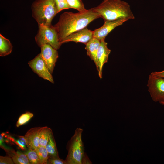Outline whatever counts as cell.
Masks as SVG:
<instances>
[{"label": "cell", "instance_id": "d4e9b609", "mask_svg": "<svg viewBox=\"0 0 164 164\" xmlns=\"http://www.w3.org/2000/svg\"><path fill=\"white\" fill-rule=\"evenodd\" d=\"M82 164H92L86 153H84L81 160Z\"/></svg>", "mask_w": 164, "mask_h": 164}, {"label": "cell", "instance_id": "9a60e30c", "mask_svg": "<svg viewBox=\"0 0 164 164\" xmlns=\"http://www.w3.org/2000/svg\"><path fill=\"white\" fill-rule=\"evenodd\" d=\"M45 147L48 152L49 157H59L52 131L50 134L48 142Z\"/></svg>", "mask_w": 164, "mask_h": 164}, {"label": "cell", "instance_id": "9c48e42d", "mask_svg": "<svg viewBox=\"0 0 164 164\" xmlns=\"http://www.w3.org/2000/svg\"><path fill=\"white\" fill-rule=\"evenodd\" d=\"M127 21L125 19L112 21H104L102 26L93 31V37L97 38L100 41L105 40L106 37L111 31Z\"/></svg>", "mask_w": 164, "mask_h": 164}, {"label": "cell", "instance_id": "7a4b0ae2", "mask_svg": "<svg viewBox=\"0 0 164 164\" xmlns=\"http://www.w3.org/2000/svg\"><path fill=\"white\" fill-rule=\"evenodd\" d=\"M93 9L104 21L128 20L135 18L129 5L121 0H104Z\"/></svg>", "mask_w": 164, "mask_h": 164}, {"label": "cell", "instance_id": "4fadbf2b", "mask_svg": "<svg viewBox=\"0 0 164 164\" xmlns=\"http://www.w3.org/2000/svg\"><path fill=\"white\" fill-rule=\"evenodd\" d=\"M101 41L94 37H93L86 44L85 49L87 55L91 60L94 62L97 70L98 68L97 54Z\"/></svg>", "mask_w": 164, "mask_h": 164}, {"label": "cell", "instance_id": "3957f363", "mask_svg": "<svg viewBox=\"0 0 164 164\" xmlns=\"http://www.w3.org/2000/svg\"><path fill=\"white\" fill-rule=\"evenodd\" d=\"M32 16L39 25L49 26L58 13L55 0H35L31 6Z\"/></svg>", "mask_w": 164, "mask_h": 164}, {"label": "cell", "instance_id": "2e32d148", "mask_svg": "<svg viewBox=\"0 0 164 164\" xmlns=\"http://www.w3.org/2000/svg\"><path fill=\"white\" fill-rule=\"evenodd\" d=\"M52 130L47 126L43 127L39 136V145L45 146L49 139V136Z\"/></svg>", "mask_w": 164, "mask_h": 164}, {"label": "cell", "instance_id": "e0dca14e", "mask_svg": "<svg viewBox=\"0 0 164 164\" xmlns=\"http://www.w3.org/2000/svg\"><path fill=\"white\" fill-rule=\"evenodd\" d=\"M14 164H30L26 155L19 151L13 152L11 156Z\"/></svg>", "mask_w": 164, "mask_h": 164}, {"label": "cell", "instance_id": "6da1fadb", "mask_svg": "<svg viewBox=\"0 0 164 164\" xmlns=\"http://www.w3.org/2000/svg\"><path fill=\"white\" fill-rule=\"evenodd\" d=\"M100 17V14L93 8L84 12H63L60 15L58 22L54 26L57 32L59 41L61 43L70 34L87 27L90 22Z\"/></svg>", "mask_w": 164, "mask_h": 164}, {"label": "cell", "instance_id": "5b68a950", "mask_svg": "<svg viewBox=\"0 0 164 164\" xmlns=\"http://www.w3.org/2000/svg\"><path fill=\"white\" fill-rule=\"evenodd\" d=\"M39 29L35 39L40 47L45 44L50 45L57 50L62 44L59 41L57 32L54 26H46L39 25Z\"/></svg>", "mask_w": 164, "mask_h": 164}, {"label": "cell", "instance_id": "4316f807", "mask_svg": "<svg viewBox=\"0 0 164 164\" xmlns=\"http://www.w3.org/2000/svg\"><path fill=\"white\" fill-rule=\"evenodd\" d=\"M160 103L161 104L164 106V102H160Z\"/></svg>", "mask_w": 164, "mask_h": 164}, {"label": "cell", "instance_id": "7402d4cb", "mask_svg": "<svg viewBox=\"0 0 164 164\" xmlns=\"http://www.w3.org/2000/svg\"><path fill=\"white\" fill-rule=\"evenodd\" d=\"M58 13L62 10L70 9L67 0H55Z\"/></svg>", "mask_w": 164, "mask_h": 164}, {"label": "cell", "instance_id": "cb8c5ba5", "mask_svg": "<svg viewBox=\"0 0 164 164\" xmlns=\"http://www.w3.org/2000/svg\"><path fill=\"white\" fill-rule=\"evenodd\" d=\"M0 164H14L12 158L11 157L5 156H0Z\"/></svg>", "mask_w": 164, "mask_h": 164}, {"label": "cell", "instance_id": "44dd1931", "mask_svg": "<svg viewBox=\"0 0 164 164\" xmlns=\"http://www.w3.org/2000/svg\"><path fill=\"white\" fill-rule=\"evenodd\" d=\"M33 116V114L29 112L23 114L19 118L16 123V126L18 127L26 123Z\"/></svg>", "mask_w": 164, "mask_h": 164}, {"label": "cell", "instance_id": "30bf717a", "mask_svg": "<svg viewBox=\"0 0 164 164\" xmlns=\"http://www.w3.org/2000/svg\"><path fill=\"white\" fill-rule=\"evenodd\" d=\"M93 31L88 29L87 27L72 33L63 39L61 43L70 41L76 43H81L86 44L93 37Z\"/></svg>", "mask_w": 164, "mask_h": 164}, {"label": "cell", "instance_id": "277c9868", "mask_svg": "<svg viewBox=\"0 0 164 164\" xmlns=\"http://www.w3.org/2000/svg\"><path fill=\"white\" fill-rule=\"evenodd\" d=\"M83 131L80 128H77L67 143L68 154L65 160L66 164H82V159L84 153L81 138Z\"/></svg>", "mask_w": 164, "mask_h": 164}, {"label": "cell", "instance_id": "d6986e66", "mask_svg": "<svg viewBox=\"0 0 164 164\" xmlns=\"http://www.w3.org/2000/svg\"><path fill=\"white\" fill-rule=\"evenodd\" d=\"M67 2L70 8L75 9L80 12H84L87 10L81 0H67Z\"/></svg>", "mask_w": 164, "mask_h": 164}, {"label": "cell", "instance_id": "52a82bcc", "mask_svg": "<svg viewBox=\"0 0 164 164\" xmlns=\"http://www.w3.org/2000/svg\"><path fill=\"white\" fill-rule=\"evenodd\" d=\"M28 64L32 70L39 77L52 83H54L52 74L50 72L46 63L40 54L29 62Z\"/></svg>", "mask_w": 164, "mask_h": 164}, {"label": "cell", "instance_id": "ffe728a7", "mask_svg": "<svg viewBox=\"0 0 164 164\" xmlns=\"http://www.w3.org/2000/svg\"><path fill=\"white\" fill-rule=\"evenodd\" d=\"M25 153L28 159L30 164H39L38 155L35 150L28 148Z\"/></svg>", "mask_w": 164, "mask_h": 164}, {"label": "cell", "instance_id": "8fae6325", "mask_svg": "<svg viewBox=\"0 0 164 164\" xmlns=\"http://www.w3.org/2000/svg\"><path fill=\"white\" fill-rule=\"evenodd\" d=\"M111 52L107 46V43L105 40L101 41L98 49L97 58L98 68L97 70L100 78H102V70L104 64L108 62V56Z\"/></svg>", "mask_w": 164, "mask_h": 164}, {"label": "cell", "instance_id": "7c38bea8", "mask_svg": "<svg viewBox=\"0 0 164 164\" xmlns=\"http://www.w3.org/2000/svg\"><path fill=\"white\" fill-rule=\"evenodd\" d=\"M42 127L31 128L26 133L24 136L28 148L35 150L39 146V134Z\"/></svg>", "mask_w": 164, "mask_h": 164}, {"label": "cell", "instance_id": "ac0fdd59", "mask_svg": "<svg viewBox=\"0 0 164 164\" xmlns=\"http://www.w3.org/2000/svg\"><path fill=\"white\" fill-rule=\"evenodd\" d=\"M35 150L38 155L39 164H47L49 155L45 147L39 145Z\"/></svg>", "mask_w": 164, "mask_h": 164}, {"label": "cell", "instance_id": "5bb4252c", "mask_svg": "<svg viewBox=\"0 0 164 164\" xmlns=\"http://www.w3.org/2000/svg\"><path fill=\"white\" fill-rule=\"evenodd\" d=\"M12 50L9 40L0 34V56H4L10 54Z\"/></svg>", "mask_w": 164, "mask_h": 164}, {"label": "cell", "instance_id": "ba28073f", "mask_svg": "<svg viewBox=\"0 0 164 164\" xmlns=\"http://www.w3.org/2000/svg\"><path fill=\"white\" fill-rule=\"evenodd\" d=\"M40 47L41 49L40 55L46 63L50 72L52 74L58 57V52L56 50L47 44L43 45Z\"/></svg>", "mask_w": 164, "mask_h": 164}, {"label": "cell", "instance_id": "8992f818", "mask_svg": "<svg viewBox=\"0 0 164 164\" xmlns=\"http://www.w3.org/2000/svg\"><path fill=\"white\" fill-rule=\"evenodd\" d=\"M147 86L152 99L159 103L164 102V78L157 77L150 74Z\"/></svg>", "mask_w": 164, "mask_h": 164}, {"label": "cell", "instance_id": "484cf974", "mask_svg": "<svg viewBox=\"0 0 164 164\" xmlns=\"http://www.w3.org/2000/svg\"><path fill=\"white\" fill-rule=\"evenodd\" d=\"M151 74L157 77L164 78V70L159 72H152Z\"/></svg>", "mask_w": 164, "mask_h": 164}, {"label": "cell", "instance_id": "603a6c76", "mask_svg": "<svg viewBox=\"0 0 164 164\" xmlns=\"http://www.w3.org/2000/svg\"><path fill=\"white\" fill-rule=\"evenodd\" d=\"M47 164H66V161L58 157H48Z\"/></svg>", "mask_w": 164, "mask_h": 164}]
</instances>
